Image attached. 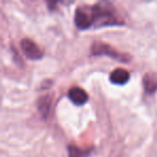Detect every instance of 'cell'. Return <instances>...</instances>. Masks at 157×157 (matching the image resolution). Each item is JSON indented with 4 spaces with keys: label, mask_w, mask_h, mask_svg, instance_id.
I'll use <instances>...</instances> for the list:
<instances>
[{
    "label": "cell",
    "mask_w": 157,
    "mask_h": 157,
    "mask_svg": "<svg viewBox=\"0 0 157 157\" xmlns=\"http://www.w3.org/2000/svg\"><path fill=\"white\" fill-rule=\"evenodd\" d=\"M92 54L93 55H98V56H108L111 58L117 59L120 61H124V63H128L130 60V56L126 54H123L120 51L114 48L108 43H103V42H95L92 45Z\"/></svg>",
    "instance_id": "2"
},
{
    "label": "cell",
    "mask_w": 157,
    "mask_h": 157,
    "mask_svg": "<svg viewBox=\"0 0 157 157\" xmlns=\"http://www.w3.org/2000/svg\"><path fill=\"white\" fill-rule=\"evenodd\" d=\"M74 23L80 29L93 27H105L123 25V20L116 13V10L109 2H99L93 6L78 7L74 14Z\"/></svg>",
    "instance_id": "1"
},
{
    "label": "cell",
    "mask_w": 157,
    "mask_h": 157,
    "mask_svg": "<svg viewBox=\"0 0 157 157\" xmlns=\"http://www.w3.org/2000/svg\"><path fill=\"white\" fill-rule=\"evenodd\" d=\"M38 110H39L40 114L42 115L43 118H46L50 114L51 107H52V97L51 96H43L41 98H39L38 100Z\"/></svg>",
    "instance_id": "7"
},
{
    "label": "cell",
    "mask_w": 157,
    "mask_h": 157,
    "mask_svg": "<svg viewBox=\"0 0 157 157\" xmlns=\"http://www.w3.org/2000/svg\"><path fill=\"white\" fill-rule=\"evenodd\" d=\"M129 78H130V73L122 68L113 70L110 74V81L115 85H124L129 81Z\"/></svg>",
    "instance_id": "5"
},
{
    "label": "cell",
    "mask_w": 157,
    "mask_h": 157,
    "mask_svg": "<svg viewBox=\"0 0 157 157\" xmlns=\"http://www.w3.org/2000/svg\"><path fill=\"white\" fill-rule=\"evenodd\" d=\"M143 87L147 94H153L157 90V72H147L143 76Z\"/></svg>",
    "instance_id": "6"
},
{
    "label": "cell",
    "mask_w": 157,
    "mask_h": 157,
    "mask_svg": "<svg viewBox=\"0 0 157 157\" xmlns=\"http://www.w3.org/2000/svg\"><path fill=\"white\" fill-rule=\"evenodd\" d=\"M92 151L90 148H81L75 145L68 146V153L69 157H88L90 155Z\"/></svg>",
    "instance_id": "8"
},
{
    "label": "cell",
    "mask_w": 157,
    "mask_h": 157,
    "mask_svg": "<svg viewBox=\"0 0 157 157\" xmlns=\"http://www.w3.org/2000/svg\"><path fill=\"white\" fill-rule=\"evenodd\" d=\"M21 48H22V51L25 54V56L29 59L38 60V59H41L43 57L42 50L35 41H33L30 39H27V38L23 39L21 41Z\"/></svg>",
    "instance_id": "3"
},
{
    "label": "cell",
    "mask_w": 157,
    "mask_h": 157,
    "mask_svg": "<svg viewBox=\"0 0 157 157\" xmlns=\"http://www.w3.org/2000/svg\"><path fill=\"white\" fill-rule=\"evenodd\" d=\"M68 97L69 99L76 105H82L84 103L87 102L88 100V95L83 88L74 86L71 87L68 92Z\"/></svg>",
    "instance_id": "4"
}]
</instances>
